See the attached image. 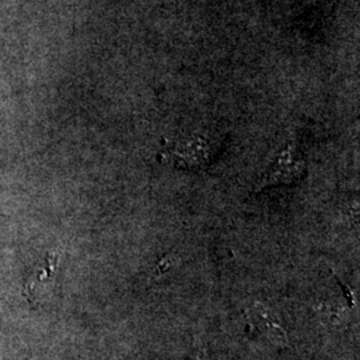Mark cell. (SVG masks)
<instances>
[{
    "mask_svg": "<svg viewBox=\"0 0 360 360\" xmlns=\"http://www.w3.org/2000/svg\"><path fill=\"white\" fill-rule=\"evenodd\" d=\"M245 315L251 326V330L257 333L262 338L270 340L278 346H285L288 343L285 331L271 318L270 312L263 306L255 304L252 309H247Z\"/></svg>",
    "mask_w": 360,
    "mask_h": 360,
    "instance_id": "2",
    "label": "cell"
},
{
    "mask_svg": "<svg viewBox=\"0 0 360 360\" xmlns=\"http://www.w3.org/2000/svg\"><path fill=\"white\" fill-rule=\"evenodd\" d=\"M208 155L210 148L206 141L202 138H195L172 153V159L175 158L176 163H180L184 167L196 168L206 163Z\"/></svg>",
    "mask_w": 360,
    "mask_h": 360,
    "instance_id": "3",
    "label": "cell"
},
{
    "mask_svg": "<svg viewBox=\"0 0 360 360\" xmlns=\"http://www.w3.org/2000/svg\"><path fill=\"white\" fill-rule=\"evenodd\" d=\"M306 163L296 155L294 148L290 146L276 160L275 166L271 169L269 176L263 181V187L274 184H291L299 181L304 176Z\"/></svg>",
    "mask_w": 360,
    "mask_h": 360,
    "instance_id": "1",
    "label": "cell"
}]
</instances>
